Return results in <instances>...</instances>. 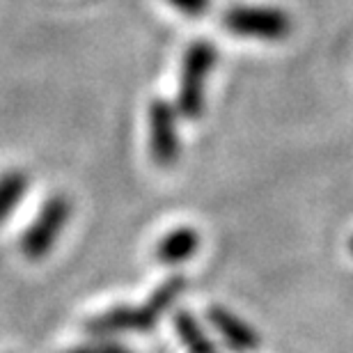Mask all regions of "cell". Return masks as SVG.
I'll return each instance as SVG.
<instances>
[{"mask_svg":"<svg viewBox=\"0 0 353 353\" xmlns=\"http://www.w3.org/2000/svg\"><path fill=\"white\" fill-rule=\"evenodd\" d=\"M183 289H186V278L183 275H170L140 305H115L88 319V333L99 337L122 333H147L174 305V301L183 294Z\"/></svg>","mask_w":353,"mask_h":353,"instance_id":"6da1fadb","label":"cell"},{"mask_svg":"<svg viewBox=\"0 0 353 353\" xmlns=\"http://www.w3.org/2000/svg\"><path fill=\"white\" fill-rule=\"evenodd\" d=\"M218 51L207 39H195L181 58L179 90H176V112L186 119L202 117L207 103V81L216 67Z\"/></svg>","mask_w":353,"mask_h":353,"instance_id":"7a4b0ae2","label":"cell"},{"mask_svg":"<svg viewBox=\"0 0 353 353\" xmlns=\"http://www.w3.org/2000/svg\"><path fill=\"white\" fill-rule=\"evenodd\" d=\"M69 216H72V200L67 195L55 193L48 197L37 218L21 236V252L32 262L46 257L53 250V245L58 243L62 230L67 228Z\"/></svg>","mask_w":353,"mask_h":353,"instance_id":"3957f363","label":"cell"},{"mask_svg":"<svg viewBox=\"0 0 353 353\" xmlns=\"http://www.w3.org/2000/svg\"><path fill=\"white\" fill-rule=\"evenodd\" d=\"M223 23L232 34L262 41H280L292 32V19L278 7L236 5L225 12Z\"/></svg>","mask_w":353,"mask_h":353,"instance_id":"277c9868","label":"cell"},{"mask_svg":"<svg viewBox=\"0 0 353 353\" xmlns=\"http://www.w3.org/2000/svg\"><path fill=\"white\" fill-rule=\"evenodd\" d=\"M150 150L159 165H172L179 159V136H176V108L165 99L150 103Z\"/></svg>","mask_w":353,"mask_h":353,"instance_id":"5b68a950","label":"cell"},{"mask_svg":"<svg viewBox=\"0 0 353 353\" xmlns=\"http://www.w3.org/2000/svg\"><path fill=\"white\" fill-rule=\"evenodd\" d=\"M209 321L236 353H250L259 347V335L243 319H239L232 310L223 305L209 307Z\"/></svg>","mask_w":353,"mask_h":353,"instance_id":"8992f818","label":"cell"},{"mask_svg":"<svg viewBox=\"0 0 353 353\" xmlns=\"http://www.w3.org/2000/svg\"><path fill=\"white\" fill-rule=\"evenodd\" d=\"M200 248V234L193 228H176L161 239L157 245V259L165 266L188 262Z\"/></svg>","mask_w":353,"mask_h":353,"instance_id":"52a82bcc","label":"cell"},{"mask_svg":"<svg viewBox=\"0 0 353 353\" xmlns=\"http://www.w3.org/2000/svg\"><path fill=\"white\" fill-rule=\"evenodd\" d=\"M28 186H30L28 172L19 170V168L0 174V225H3L7 218L12 216V211L21 204V200H23L28 193Z\"/></svg>","mask_w":353,"mask_h":353,"instance_id":"ba28073f","label":"cell"},{"mask_svg":"<svg viewBox=\"0 0 353 353\" xmlns=\"http://www.w3.org/2000/svg\"><path fill=\"white\" fill-rule=\"evenodd\" d=\"M174 330L181 344L188 349V353H218L214 342L209 340L207 333L200 328V323L195 321V316L190 312L174 314Z\"/></svg>","mask_w":353,"mask_h":353,"instance_id":"9c48e42d","label":"cell"},{"mask_svg":"<svg viewBox=\"0 0 353 353\" xmlns=\"http://www.w3.org/2000/svg\"><path fill=\"white\" fill-rule=\"evenodd\" d=\"M65 353H133V349L124 347L119 342H94V344H81Z\"/></svg>","mask_w":353,"mask_h":353,"instance_id":"30bf717a","label":"cell"},{"mask_svg":"<svg viewBox=\"0 0 353 353\" xmlns=\"http://www.w3.org/2000/svg\"><path fill=\"white\" fill-rule=\"evenodd\" d=\"M174 10H179L188 17H202V14L209 12L211 0H168Z\"/></svg>","mask_w":353,"mask_h":353,"instance_id":"8fae6325","label":"cell"},{"mask_svg":"<svg viewBox=\"0 0 353 353\" xmlns=\"http://www.w3.org/2000/svg\"><path fill=\"white\" fill-rule=\"evenodd\" d=\"M349 250H351V255H353V236H351V241H349Z\"/></svg>","mask_w":353,"mask_h":353,"instance_id":"7c38bea8","label":"cell"}]
</instances>
